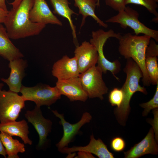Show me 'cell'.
Returning a JSON list of instances; mask_svg holds the SVG:
<instances>
[{
	"instance_id": "f1b7e54d",
	"label": "cell",
	"mask_w": 158,
	"mask_h": 158,
	"mask_svg": "<svg viewBox=\"0 0 158 158\" xmlns=\"http://www.w3.org/2000/svg\"><path fill=\"white\" fill-rule=\"evenodd\" d=\"M158 56V45L155 41L150 40L146 48L145 52L146 56Z\"/></svg>"
},
{
	"instance_id": "e0dca14e",
	"label": "cell",
	"mask_w": 158,
	"mask_h": 158,
	"mask_svg": "<svg viewBox=\"0 0 158 158\" xmlns=\"http://www.w3.org/2000/svg\"><path fill=\"white\" fill-rule=\"evenodd\" d=\"M27 61L21 58L9 61L8 66L11 69L9 77L1 80L8 86L9 90L17 93L20 92L21 82L25 76V69L27 67Z\"/></svg>"
},
{
	"instance_id": "44dd1931",
	"label": "cell",
	"mask_w": 158,
	"mask_h": 158,
	"mask_svg": "<svg viewBox=\"0 0 158 158\" xmlns=\"http://www.w3.org/2000/svg\"><path fill=\"white\" fill-rule=\"evenodd\" d=\"M54 9V13L61 16L68 20L71 28L73 40L77 42L75 26L72 19L73 14H77L69 7L68 0H50Z\"/></svg>"
},
{
	"instance_id": "30bf717a",
	"label": "cell",
	"mask_w": 158,
	"mask_h": 158,
	"mask_svg": "<svg viewBox=\"0 0 158 158\" xmlns=\"http://www.w3.org/2000/svg\"><path fill=\"white\" fill-rule=\"evenodd\" d=\"M25 116L28 122L33 125L38 134V147L43 146L46 142L47 137L51 131V121L43 117L40 107L36 106L33 110L27 111Z\"/></svg>"
},
{
	"instance_id": "d4e9b609",
	"label": "cell",
	"mask_w": 158,
	"mask_h": 158,
	"mask_svg": "<svg viewBox=\"0 0 158 158\" xmlns=\"http://www.w3.org/2000/svg\"><path fill=\"white\" fill-rule=\"evenodd\" d=\"M140 106L144 109L143 116H147L150 111L158 108V83L157 85L155 94L153 98L149 101L140 104Z\"/></svg>"
},
{
	"instance_id": "d6986e66",
	"label": "cell",
	"mask_w": 158,
	"mask_h": 158,
	"mask_svg": "<svg viewBox=\"0 0 158 158\" xmlns=\"http://www.w3.org/2000/svg\"><path fill=\"white\" fill-rule=\"evenodd\" d=\"M10 39L5 27L0 24V56L9 61L23 57Z\"/></svg>"
},
{
	"instance_id": "4dcf8cb0",
	"label": "cell",
	"mask_w": 158,
	"mask_h": 158,
	"mask_svg": "<svg viewBox=\"0 0 158 158\" xmlns=\"http://www.w3.org/2000/svg\"><path fill=\"white\" fill-rule=\"evenodd\" d=\"M75 158H95L92 154L85 151H78V155Z\"/></svg>"
},
{
	"instance_id": "1f68e13d",
	"label": "cell",
	"mask_w": 158,
	"mask_h": 158,
	"mask_svg": "<svg viewBox=\"0 0 158 158\" xmlns=\"http://www.w3.org/2000/svg\"><path fill=\"white\" fill-rule=\"evenodd\" d=\"M8 11H6L0 7V24L4 23Z\"/></svg>"
},
{
	"instance_id": "d590c367",
	"label": "cell",
	"mask_w": 158,
	"mask_h": 158,
	"mask_svg": "<svg viewBox=\"0 0 158 158\" xmlns=\"http://www.w3.org/2000/svg\"><path fill=\"white\" fill-rule=\"evenodd\" d=\"M68 154L67 156V158H72L73 157H74L75 155V152H74L73 153H71Z\"/></svg>"
},
{
	"instance_id": "f546056e",
	"label": "cell",
	"mask_w": 158,
	"mask_h": 158,
	"mask_svg": "<svg viewBox=\"0 0 158 158\" xmlns=\"http://www.w3.org/2000/svg\"><path fill=\"white\" fill-rule=\"evenodd\" d=\"M153 113L154 116V119L153 120V129L154 132H155V138L156 141L158 140V127H157L155 124V123H158V108L155 109H153Z\"/></svg>"
},
{
	"instance_id": "2e32d148",
	"label": "cell",
	"mask_w": 158,
	"mask_h": 158,
	"mask_svg": "<svg viewBox=\"0 0 158 158\" xmlns=\"http://www.w3.org/2000/svg\"><path fill=\"white\" fill-rule=\"evenodd\" d=\"M63 153L69 154L78 151H85L94 154L99 158H114V154L110 152L106 145L99 138L95 139L93 134L90 136L89 143L84 146H74L64 147L59 151Z\"/></svg>"
},
{
	"instance_id": "9c48e42d",
	"label": "cell",
	"mask_w": 158,
	"mask_h": 158,
	"mask_svg": "<svg viewBox=\"0 0 158 158\" xmlns=\"http://www.w3.org/2000/svg\"><path fill=\"white\" fill-rule=\"evenodd\" d=\"M54 115L60 120V123L63 127V133L60 141L56 144L59 151L67 147L74 137L78 133L81 128L85 124L90 122L92 118L91 114L88 112L83 113L80 120L74 124H71L65 119L63 114L59 113L56 110H51Z\"/></svg>"
},
{
	"instance_id": "ffe728a7",
	"label": "cell",
	"mask_w": 158,
	"mask_h": 158,
	"mask_svg": "<svg viewBox=\"0 0 158 158\" xmlns=\"http://www.w3.org/2000/svg\"><path fill=\"white\" fill-rule=\"evenodd\" d=\"M73 0L75 6L78 8L79 13L82 16L80 28L84 25L86 19L88 16L91 17L100 26L104 28L108 27L107 24L101 20L95 14V9L97 6V0Z\"/></svg>"
},
{
	"instance_id": "6da1fadb",
	"label": "cell",
	"mask_w": 158,
	"mask_h": 158,
	"mask_svg": "<svg viewBox=\"0 0 158 158\" xmlns=\"http://www.w3.org/2000/svg\"><path fill=\"white\" fill-rule=\"evenodd\" d=\"M34 0H22L15 8L8 11L4 23L9 37L17 40L39 34L46 25L34 23L29 18V12Z\"/></svg>"
},
{
	"instance_id": "484cf974",
	"label": "cell",
	"mask_w": 158,
	"mask_h": 158,
	"mask_svg": "<svg viewBox=\"0 0 158 158\" xmlns=\"http://www.w3.org/2000/svg\"><path fill=\"white\" fill-rule=\"evenodd\" d=\"M123 93L121 89L114 88L110 92L109 96V101L112 106L119 107L121 104L123 99Z\"/></svg>"
},
{
	"instance_id": "83f0119b",
	"label": "cell",
	"mask_w": 158,
	"mask_h": 158,
	"mask_svg": "<svg viewBox=\"0 0 158 158\" xmlns=\"http://www.w3.org/2000/svg\"><path fill=\"white\" fill-rule=\"evenodd\" d=\"M111 149L116 152H120L124 149L126 143L124 140L120 137H116L113 138L111 142Z\"/></svg>"
},
{
	"instance_id": "cb8c5ba5",
	"label": "cell",
	"mask_w": 158,
	"mask_h": 158,
	"mask_svg": "<svg viewBox=\"0 0 158 158\" xmlns=\"http://www.w3.org/2000/svg\"><path fill=\"white\" fill-rule=\"evenodd\" d=\"M156 0H126V5L133 4L140 5L145 7L150 13L155 17H158L157 9L158 7Z\"/></svg>"
},
{
	"instance_id": "52a82bcc",
	"label": "cell",
	"mask_w": 158,
	"mask_h": 158,
	"mask_svg": "<svg viewBox=\"0 0 158 158\" xmlns=\"http://www.w3.org/2000/svg\"><path fill=\"white\" fill-rule=\"evenodd\" d=\"M20 92L25 101L34 102L36 106H50L61 98V95L56 87H51L48 85L39 84L28 87L23 85Z\"/></svg>"
},
{
	"instance_id": "5bb4252c",
	"label": "cell",
	"mask_w": 158,
	"mask_h": 158,
	"mask_svg": "<svg viewBox=\"0 0 158 158\" xmlns=\"http://www.w3.org/2000/svg\"><path fill=\"white\" fill-rule=\"evenodd\" d=\"M153 128H151L146 136L130 149L124 153V158H138L147 154L156 155L158 146L154 138Z\"/></svg>"
},
{
	"instance_id": "74e56055",
	"label": "cell",
	"mask_w": 158,
	"mask_h": 158,
	"mask_svg": "<svg viewBox=\"0 0 158 158\" xmlns=\"http://www.w3.org/2000/svg\"><path fill=\"white\" fill-rule=\"evenodd\" d=\"M4 86V84L3 83H0V90H1L3 87Z\"/></svg>"
},
{
	"instance_id": "8992f818",
	"label": "cell",
	"mask_w": 158,
	"mask_h": 158,
	"mask_svg": "<svg viewBox=\"0 0 158 158\" xmlns=\"http://www.w3.org/2000/svg\"><path fill=\"white\" fill-rule=\"evenodd\" d=\"M103 73L101 69L95 65L80 74L81 85L88 98H98L102 100L103 95L108 92V88L102 78Z\"/></svg>"
},
{
	"instance_id": "ab89813d",
	"label": "cell",
	"mask_w": 158,
	"mask_h": 158,
	"mask_svg": "<svg viewBox=\"0 0 158 158\" xmlns=\"http://www.w3.org/2000/svg\"><path fill=\"white\" fill-rule=\"evenodd\" d=\"M157 1H158V0H156Z\"/></svg>"
},
{
	"instance_id": "5b68a950",
	"label": "cell",
	"mask_w": 158,
	"mask_h": 158,
	"mask_svg": "<svg viewBox=\"0 0 158 158\" xmlns=\"http://www.w3.org/2000/svg\"><path fill=\"white\" fill-rule=\"evenodd\" d=\"M139 14L136 10L129 6H126L123 10L105 21L107 23H117L122 28H130L135 35L143 34L150 37L157 42H158V31L150 28L140 22Z\"/></svg>"
},
{
	"instance_id": "7c38bea8",
	"label": "cell",
	"mask_w": 158,
	"mask_h": 158,
	"mask_svg": "<svg viewBox=\"0 0 158 158\" xmlns=\"http://www.w3.org/2000/svg\"><path fill=\"white\" fill-rule=\"evenodd\" d=\"M74 53L80 74L95 66L97 63V52L90 42L85 41L77 46Z\"/></svg>"
},
{
	"instance_id": "e575fe53",
	"label": "cell",
	"mask_w": 158,
	"mask_h": 158,
	"mask_svg": "<svg viewBox=\"0 0 158 158\" xmlns=\"http://www.w3.org/2000/svg\"><path fill=\"white\" fill-rule=\"evenodd\" d=\"M0 7L6 11H8L5 3V0H0Z\"/></svg>"
},
{
	"instance_id": "ba28073f",
	"label": "cell",
	"mask_w": 158,
	"mask_h": 158,
	"mask_svg": "<svg viewBox=\"0 0 158 158\" xmlns=\"http://www.w3.org/2000/svg\"><path fill=\"white\" fill-rule=\"evenodd\" d=\"M22 96L10 90H0V122L5 123L15 121L25 106Z\"/></svg>"
},
{
	"instance_id": "3957f363",
	"label": "cell",
	"mask_w": 158,
	"mask_h": 158,
	"mask_svg": "<svg viewBox=\"0 0 158 158\" xmlns=\"http://www.w3.org/2000/svg\"><path fill=\"white\" fill-rule=\"evenodd\" d=\"M151 39L145 35L127 33L121 35L118 39L120 54L126 59H132L137 63L142 73L143 84L146 86L151 84L145 65L146 50Z\"/></svg>"
},
{
	"instance_id": "8d00e7d4",
	"label": "cell",
	"mask_w": 158,
	"mask_h": 158,
	"mask_svg": "<svg viewBox=\"0 0 158 158\" xmlns=\"http://www.w3.org/2000/svg\"><path fill=\"white\" fill-rule=\"evenodd\" d=\"M152 21L155 23H157L158 22V17H155L152 19Z\"/></svg>"
},
{
	"instance_id": "7402d4cb",
	"label": "cell",
	"mask_w": 158,
	"mask_h": 158,
	"mask_svg": "<svg viewBox=\"0 0 158 158\" xmlns=\"http://www.w3.org/2000/svg\"><path fill=\"white\" fill-rule=\"evenodd\" d=\"M0 137L5 147L8 158H19L18 153L25 151V145L18 140L13 139L12 136L2 131L0 133Z\"/></svg>"
},
{
	"instance_id": "603a6c76",
	"label": "cell",
	"mask_w": 158,
	"mask_h": 158,
	"mask_svg": "<svg viewBox=\"0 0 158 158\" xmlns=\"http://www.w3.org/2000/svg\"><path fill=\"white\" fill-rule=\"evenodd\" d=\"M156 56H146L145 65L151 84L158 83V64Z\"/></svg>"
},
{
	"instance_id": "8fae6325",
	"label": "cell",
	"mask_w": 158,
	"mask_h": 158,
	"mask_svg": "<svg viewBox=\"0 0 158 158\" xmlns=\"http://www.w3.org/2000/svg\"><path fill=\"white\" fill-rule=\"evenodd\" d=\"M56 87L60 94L66 96L71 101H85L87 96L83 89L79 77L58 80Z\"/></svg>"
},
{
	"instance_id": "d6a6232c",
	"label": "cell",
	"mask_w": 158,
	"mask_h": 158,
	"mask_svg": "<svg viewBox=\"0 0 158 158\" xmlns=\"http://www.w3.org/2000/svg\"><path fill=\"white\" fill-rule=\"evenodd\" d=\"M0 154L4 156L5 158H6L7 153L5 148L3 146L0 137Z\"/></svg>"
},
{
	"instance_id": "4316f807",
	"label": "cell",
	"mask_w": 158,
	"mask_h": 158,
	"mask_svg": "<svg viewBox=\"0 0 158 158\" xmlns=\"http://www.w3.org/2000/svg\"><path fill=\"white\" fill-rule=\"evenodd\" d=\"M126 0H105L106 5L118 12L123 10L126 7Z\"/></svg>"
},
{
	"instance_id": "ac0fdd59",
	"label": "cell",
	"mask_w": 158,
	"mask_h": 158,
	"mask_svg": "<svg viewBox=\"0 0 158 158\" xmlns=\"http://www.w3.org/2000/svg\"><path fill=\"white\" fill-rule=\"evenodd\" d=\"M28 123L25 120L0 123V131L11 136H18L25 144L31 145L32 141L28 137Z\"/></svg>"
},
{
	"instance_id": "836d02e7",
	"label": "cell",
	"mask_w": 158,
	"mask_h": 158,
	"mask_svg": "<svg viewBox=\"0 0 158 158\" xmlns=\"http://www.w3.org/2000/svg\"><path fill=\"white\" fill-rule=\"evenodd\" d=\"M22 0H14L13 1L9 4L12 6L13 8H17L20 4Z\"/></svg>"
},
{
	"instance_id": "277c9868",
	"label": "cell",
	"mask_w": 158,
	"mask_h": 158,
	"mask_svg": "<svg viewBox=\"0 0 158 158\" xmlns=\"http://www.w3.org/2000/svg\"><path fill=\"white\" fill-rule=\"evenodd\" d=\"M121 35L116 33L112 29L105 31L99 29L92 32V38L90 42L95 48L98 54L97 65L102 70L103 73H106L109 71L114 77L118 80L119 79L116 75L121 70V64L118 60L111 62L105 57L103 52V47L107 40L110 37L115 38L118 39Z\"/></svg>"
},
{
	"instance_id": "f35d334b",
	"label": "cell",
	"mask_w": 158,
	"mask_h": 158,
	"mask_svg": "<svg viewBox=\"0 0 158 158\" xmlns=\"http://www.w3.org/2000/svg\"><path fill=\"white\" fill-rule=\"evenodd\" d=\"M97 5L98 7L100 6V0H97Z\"/></svg>"
},
{
	"instance_id": "7a4b0ae2",
	"label": "cell",
	"mask_w": 158,
	"mask_h": 158,
	"mask_svg": "<svg viewBox=\"0 0 158 158\" xmlns=\"http://www.w3.org/2000/svg\"><path fill=\"white\" fill-rule=\"evenodd\" d=\"M123 69L126 74L125 81L121 88L123 95L120 106L114 110V113L118 122L124 126L130 111V102L132 96L137 92L147 95V92L144 87L139 84L142 77V71L137 63L131 58L127 59Z\"/></svg>"
},
{
	"instance_id": "9a60e30c",
	"label": "cell",
	"mask_w": 158,
	"mask_h": 158,
	"mask_svg": "<svg viewBox=\"0 0 158 158\" xmlns=\"http://www.w3.org/2000/svg\"><path fill=\"white\" fill-rule=\"evenodd\" d=\"M52 73L58 80L79 77L80 73L75 57L70 58L66 55L64 56L54 63Z\"/></svg>"
},
{
	"instance_id": "4fadbf2b",
	"label": "cell",
	"mask_w": 158,
	"mask_h": 158,
	"mask_svg": "<svg viewBox=\"0 0 158 158\" xmlns=\"http://www.w3.org/2000/svg\"><path fill=\"white\" fill-rule=\"evenodd\" d=\"M29 18L34 23L45 25L48 24L63 25L62 22L51 11L45 0H34L29 12Z\"/></svg>"
}]
</instances>
